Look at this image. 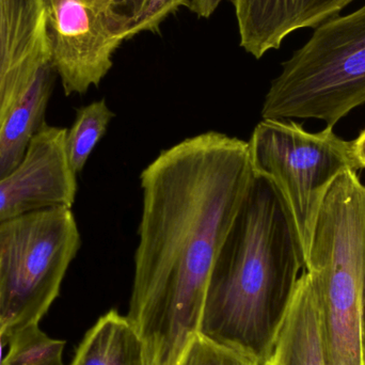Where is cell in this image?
Masks as SVG:
<instances>
[{"mask_svg":"<svg viewBox=\"0 0 365 365\" xmlns=\"http://www.w3.org/2000/svg\"><path fill=\"white\" fill-rule=\"evenodd\" d=\"M253 179L248 143L218 132L164 150L141 173L128 319L150 365H177L199 334L212 265Z\"/></svg>","mask_w":365,"mask_h":365,"instance_id":"6da1fadb","label":"cell"},{"mask_svg":"<svg viewBox=\"0 0 365 365\" xmlns=\"http://www.w3.org/2000/svg\"><path fill=\"white\" fill-rule=\"evenodd\" d=\"M302 268L287 204L269 180L255 175L212 265L199 334L266 365Z\"/></svg>","mask_w":365,"mask_h":365,"instance_id":"7a4b0ae2","label":"cell"},{"mask_svg":"<svg viewBox=\"0 0 365 365\" xmlns=\"http://www.w3.org/2000/svg\"><path fill=\"white\" fill-rule=\"evenodd\" d=\"M319 309L326 365H364L365 186L346 170L332 184L306 261Z\"/></svg>","mask_w":365,"mask_h":365,"instance_id":"3957f363","label":"cell"},{"mask_svg":"<svg viewBox=\"0 0 365 365\" xmlns=\"http://www.w3.org/2000/svg\"><path fill=\"white\" fill-rule=\"evenodd\" d=\"M365 104V4L315 28L272 81L262 119H317L334 128Z\"/></svg>","mask_w":365,"mask_h":365,"instance_id":"277c9868","label":"cell"},{"mask_svg":"<svg viewBox=\"0 0 365 365\" xmlns=\"http://www.w3.org/2000/svg\"><path fill=\"white\" fill-rule=\"evenodd\" d=\"M81 246L72 208H46L0 223V332L40 323Z\"/></svg>","mask_w":365,"mask_h":365,"instance_id":"5b68a950","label":"cell"},{"mask_svg":"<svg viewBox=\"0 0 365 365\" xmlns=\"http://www.w3.org/2000/svg\"><path fill=\"white\" fill-rule=\"evenodd\" d=\"M247 143L253 173L269 180L287 204L307 261L332 184L344 171L362 169L354 141L331 126L310 133L292 120L263 119Z\"/></svg>","mask_w":365,"mask_h":365,"instance_id":"8992f818","label":"cell"},{"mask_svg":"<svg viewBox=\"0 0 365 365\" xmlns=\"http://www.w3.org/2000/svg\"><path fill=\"white\" fill-rule=\"evenodd\" d=\"M49 59L66 96L98 87L128 40L132 17L115 0H44Z\"/></svg>","mask_w":365,"mask_h":365,"instance_id":"52a82bcc","label":"cell"},{"mask_svg":"<svg viewBox=\"0 0 365 365\" xmlns=\"http://www.w3.org/2000/svg\"><path fill=\"white\" fill-rule=\"evenodd\" d=\"M66 130L45 123L23 162L0 178V223L46 208L74 205L77 175L66 156Z\"/></svg>","mask_w":365,"mask_h":365,"instance_id":"ba28073f","label":"cell"},{"mask_svg":"<svg viewBox=\"0 0 365 365\" xmlns=\"http://www.w3.org/2000/svg\"><path fill=\"white\" fill-rule=\"evenodd\" d=\"M48 56L44 0H0V126Z\"/></svg>","mask_w":365,"mask_h":365,"instance_id":"9c48e42d","label":"cell"},{"mask_svg":"<svg viewBox=\"0 0 365 365\" xmlns=\"http://www.w3.org/2000/svg\"><path fill=\"white\" fill-rule=\"evenodd\" d=\"M355 0H232L237 21L240 44L261 59L280 48L289 34L317 27L336 16Z\"/></svg>","mask_w":365,"mask_h":365,"instance_id":"30bf717a","label":"cell"},{"mask_svg":"<svg viewBox=\"0 0 365 365\" xmlns=\"http://www.w3.org/2000/svg\"><path fill=\"white\" fill-rule=\"evenodd\" d=\"M56 77L57 73L48 56L41 62L29 85L4 118L0 126V178L19 166L32 139L46 123L45 113Z\"/></svg>","mask_w":365,"mask_h":365,"instance_id":"8fae6325","label":"cell"},{"mask_svg":"<svg viewBox=\"0 0 365 365\" xmlns=\"http://www.w3.org/2000/svg\"><path fill=\"white\" fill-rule=\"evenodd\" d=\"M266 365H326L312 277L304 272Z\"/></svg>","mask_w":365,"mask_h":365,"instance_id":"7c38bea8","label":"cell"},{"mask_svg":"<svg viewBox=\"0 0 365 365\" xmlns=\"http://www.w3.org/2000/svg\"><path fill=\"white\" fill-rule=\"evenodd\" d=\"M71 365H150L145 343L128 317L109 311L87 332Z\"/></svg>","mask_w":365,"mask_h":365,"instance_id":"4fadbf2b","label":"cell"},{"mask_svg":"<svg viewBox=\"0 0 365 365\" xmlns=\"http://www.w3.org/2000/svg\"><path fill=\"white\" fill-rule=\"evenodd\" d=\"M115 115L104 98L77 109L74 123L66 135V156L75 175L83 170Z\"/></svg>","mask_w":365,"mask_h":365,"instance_id":"5bb4252c","label":"cell"},{"mask_svg":"<svg viewBox=\"0 0 365 365\" xmlns=\"http://www.w3.org/2000/svg\"><path fill=\"white\" fill-rule=\"evenodd\" d=\"M6 339L9 353L1 365H64L66 341L49 338L38 324L19 328Z\"/></svg>","mask_w":365,"mask_h":365,"instance_id":"9a60e30c","label":"cell"},{"mask_svg":"<svg viewBox=\"0 0 365 365\" xmlns=\"http://www.w3.org/2000/svg\"><path fill=\"white\" fill-rule=\"evenodd\" d=\"M177 365H257L244 356L195 334Z\"/></svg>","mask_w":365,"mask_h":365,"instance_id":"2e32d148","label":"cell"},{"mask_svg":"<svg viewBox=\"0 0 365 365\" xmlns=\"http://www.w3.org/2000/svg\"><path fill=\"white\" fill-rule=\"evenodd\" d=\"M192 0H143L133 17L128 40L143 32H160V25L180 8H190Z\"/></svg>","mask_w":365,"mask_h":365,"instance_id":"e0dca14e","label":"cell"},{"mask_svg":"<svg viewBox=\"0 0 365 365\" xmlns=\"http://www.w3.org/2000/svg\"><path fill=\"white\" fill-rule=\"evenodd\" d=\"M223 0H192L189 10L201 19H210Z\"/></svg>","mask_w":365,"mask_h":365,"instance_id":"ac0fdd59","label":"cell"},{"mask_svg":"<svg viewBox=\"0 0 365 365\" xmlns=\"http://www.w3.org/2000/svg\"><path fill=\"white\" fill-rule=\"evenodd\" d=\"M143 0H115L118 10L121 11L124 14L133 17L136 15L143 4Z\"/></svg>","mask_w":365,"mask_h":365,"instance_id":"d6986e66","label":"cell"},{"mask_svg":"<svg viewBox=\"0 0 365 365\" xmlns=\"http://www.w3.org/2000/svg\"><path fill=\"white\" fill-rule=\"evenodd\" d=\"M355 145L356 155H357L358 160L361 165L362 169L365 168V130H362L361 134L359 135L356 140H354Z\"/></svg>","mask_w":365,"mask_h":365,"instance_id":"ffe728a7","label":"cell"},{"mask_svg":"<svg viewBox=\"0 0 365 365\" xmlns=\"http://www.w3.org/2000/svg\"><path fill=\"white\" fill-rule=\"evenodd\" d=\"M361 349H362V362H364V365H365V279H364V298H362Z\"/></svg>","mask_w":365,"mask_h":365,"instance_id":"44dd1931","label":"cell"},{"mask_svg":"<svg viewBox=\"0 0 365 365\" xmlns=\"http://www.w3.org/2000/svg\"><path fill=\"white\" fill-rule=\"evenodd\" d=\"M4 336L0 332V365L2 364V346H4Z\"/></svg>","mask_w":365,"mask_h":365,"instance_id":"7402d4cb","label":"cell"}]
</instances>
